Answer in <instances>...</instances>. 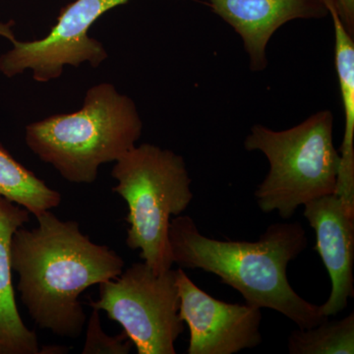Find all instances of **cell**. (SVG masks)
Wrapping results in <instances>:
<instances>
[{
	"label": "cell",
	"instance_id": "17",
	"mask_svg": "<svg viewBox=\"0 0 354 354\" xmlns=\"http://www.w3.org/2000/svg\"><path fill=\"white\" fill-rule=\"evenodd\" d=\"M12 23H2L0 22V36L3 37L9 41H13L15 39L12 31Z\"/></svg>",
	"mask_w": 354,
	"mask_h": 354
},
{
	"label": "cell",
	"instance_id": "5",
	"mask_svg": "<svg viewBox=\"0 0 354 354\" xmlns=\"http://www.w3.org/2000/svg\"><path fill=\"white\" fill-rule=\"evenodd\" d=\"M113 192L127 203V244L155 274L174 265L169 241L171 216H180L193 199L185 160L153 144L135 146L114 165Z\"/></svg>",
	"mask_w": 354,
	"mask_h": 354
},
{
	"label": "cell",
	"instance_id": "8",
	"mask_svg": "<svg viewBox=\"0 0 354 354\" xmlns=\"http://www.w3.org/2000/svg\"><path fill=\"white\" fill-rule=\"evenodd\" d=\"M179 315L190 332L188 354H234L262 342V312L248 304H228L195 285L176 270Z\"/></svg>",
	"mask_w": 354,
	"mask_h": 354
},
{
	"label": "cell",
	"instance_id": "14",
	"mask_svg": "<svg viewBox=\"0 0 354 354\" xmlns=\"http://www.w3.org/2000/svg\"><path fill=\"white\" fill-rule=\"evenodd\" d=\"M290 354H353L354 313L344 319L329 321L309 328L293 330L288 339Z\"/></svg>",
	"mask_w": 354,
	"mask_h": 354
},
{
	"label": "cell",
	"instance_id": "6",
	"mask_svg": "<svg viewBox=\"0 0 354 354\" xmlns=\"http://www.w3.org/2000/svg\"><path fill=\"white\" fill-rule=\"evenodd\" d=\"M99 286L100 299H90V306L120 324L138 354L176 353L174 344L184 330L176 270L157 274L145 262L135 263Z\"/></svg>",
	"mask_w": 354,
	"mask_h": 354
},
{
	"label": "cell",
	"instance_id": "2",
	"mask_svg": "<svg viewBox=\"0 0 354 354\" xmlns=\"http://www.w3.org/2000/svg\"><path fill=\"white\" fill-rule=\"evenodd\" d=\"M169 241L174 264L216 274L246 304L279 312L299 329L328 318L321 306L300 297L288 281V264L308 244L298 221L274 223L256 241H218L203 235L189 216H177L169 223Z\"/></svg>",
	"mask_w": 354,
	"mask_h": 354
},
{
	"label": "cell",
	"instance_id": "9",
	"mask_svg": "<svg viewBox=\"0 0 354 354\" xmlns=\"http://www.w3.org/2000/svg\"><path fill=\"white\" fill-rule=\"evenodd\" d=\"M304 215L316 234L314 249L320 255L332 281L327 301L321 305L324 316H335L354 297V215L337 194L327 195L304 205Z\"/></svg>",
	"mask_w": 354,
	"mask_h": 354
},
{
	"label": "cell",
	"instance_id": "1",
	"mask_svg": "<svg viewBox=\"0 0 354 354\" xmlns=\"http://www.w3.org/2000/svg\"><path fill=\"white\" fill-rule=\"evenodd\" d=\"M36 218L38 227H20L11 241L21 299L39 328L77 339L87 319L79 297L120 276L124 261L109 247L91 241L76 221L59 220L50 209Z\"/></svg>",
	"mask_w": 354,
	"mask_h": 354
},
{
	"label": "cell",
	"instance_id": "3",
	"mask_svg": "<svg viewBox=\"0 0 354 354\" xmlns=\"http://www.w3.org/2000/svg\"><path fill=\"white\" fill-rule=\"evenodd\" d=\"M142 131L134 101L104 82L88 88L79 111L30 123L25 141L69 183L91 184L102 165L116 162L136 146Z\"/></svg>",
	"mask_w": 354,
	"mask_h": 354
},
{
	"label": "cell",
	"instance_id": "10",
	"mask_svg": "<svg viewBox=\"0 0 354 354\" xmlns=\"http://www.w3.org/2000/svg\"><path fill=\"white\" fill-rule=\"evenodd\" d=\"M212 10L243 41L254 72L268 65L267 46L281 26L297 19H323L329 15L322 0H209Z\"/></svg>",
	"mask_w": 354,
	"mask_h": 354
},
{
	"label": "cell",
	"instance_id": "7",
	"mask_svg": "<svg viewBox=\"0 0 354 354\" xmlns=\"http://www.w3.org/2000/svg\"><path fill=\"white\" fill-rule=\"evenodd\" d=\"M129 0H75L64 7L57 23L44 38L11 41V50L0 55V72L7 78L32 73L37 82L59 78L65 66L100 65L109 57L101 41L88 36V30L104 13Z\"/></svg>",
	"mask_w": 354,
	"mask_h": 354
},
{
	"label": "cell",
	"instance_id": "16",
	"mask_svg": "<svg viewBox=\"0 0 354 354\" xmlns=\"http://www.w3.org/2000/svg\"><path fill=\"white\" fill-rule=\"evenodd\" d=\"M337 6L344 27L354 37V0H337Z\"/></svg>",
	"mask_w": 354,
	"mask_h": 354
},
{
	"label": "cell",
	"instance_id": "15",
	"mask_svg": "<svg viewBox=\"0 0 354 354\" xmlns=\"http://www.w3.org/2000/svg\"><path fill=\"white\" fill-rule=\"evenodd\" d=\"M133 344L124 333L118 337H109L102 330L99 311L95 310L88 321L87 339L82 353L127 354L131 351Z\"/></svg>",
	"mask_w": 354,
	"mask_h": 354
},
{
	"label": "cell",
	"instance_id": "4",
	"mask_svg": "<svg viewBox=\"0 0 354 354\" xmlns=\"http://www.w3.org/2000/svg\"><path fill=\"white\" fill-rule=\"evenodd\" d=\"M333 130L330 111H317L281 131L261 124L251 128L244 147L264 153L270 165L254 194L261 211L278 212L288 220L300 206L337 193L341 155L335 150Z\"/></svg>",
	"mask_w": 354,
	"mask_h": 354
},
{
	"label": "cell",
	"instance_id": "13",
	"mask_svg": "<svg viewBox=\"0 0 354 354\" xmlns=\"http://www.w3.org/2000/svg\"><path fill=\"white\" fill-rule=\"evenodd\" d=\"M0 195L35 216L59 206L62 196L0 143Z\"/></svg>",
	"mask_w": 354,
	"mask_h": 354
},
{
	"label": "cell",
	"instance_id": "11",
	"mask_svg": "<svg viewBox=\"0 0 354 354\" xmlns=\"http://www.w3.org/2000/svg\"><path fill=\"white\" fill-rule=\"evenodd\" d=\"M30 212L0 195V354L41 353L36 333L23 323L12 283L11 241Z\"/></svg>",
	"mask_w": 354,
	"mask_h": 354
},
{
	"label": "cell",
	"instance_id": "12",
	"mask_svg": "<svg viewBox=\"0 0 354 354\" xmlns=\"http://www.w3.org/2000/svg\"><path fill=\"white\" fill-rule=\"evenodd\" d=\"M334 23L335 60L342 109L344 134L341 147V169L337 193L349 213L354 215V41L337 9V0H322Z\"/></svg>",
	"mask_w": 354,
	"mask_h": 354
}]
</instances>
